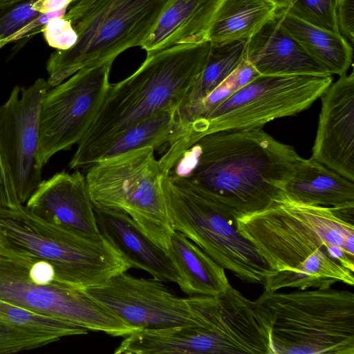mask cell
<instances>
[{
	"label": "cell",
	"mask_w": 354,
	"mask_h": 354,
	"mask_svg": "<svg viewBox=\"0 0 354 354\" xmlns=\"http://www.w3.org/2000/svg\"><path fill=\"white\" fill-rule=\"evenodd\" d=\"M48 44L59 50L73 47L77 41V35L69 21L64 17L55 18L42 29Z\"/></svg>",
	"instance_id": "29"
},
{
	"label": "cell",
	"mask_w": 354,
	"mask_h": 354,
	"mask_svg": "<svg viewBox=\"0 0 354 354\" xmlns=\"http://www.w3.org/2000/svg\"><path fill=\"white\" fill-rule=\"evenodd\" d=\"M268 0H221L214 17L208 40L223 45L248 39L277 14Z\"/></svg>",
	"instance_id": "23"
},
{
	"label": "cell",
	"mask_w": 354,
	"mask_h": 354,
	"mask_svg": "<svg viewBox=\"0 0 354 354\" xmlns=\"http://www.w3.org/2000/svg\"><path fill=\"white\" fill-rule=\"evenodd\" d=\"M155 149L145 147L100 160L85 178L94 207L122 211L167 251L175 232L162 192L165 175Z\"/></svg>",
	"instance_id": "8"
},
{
	"label": "cell",
	"mask_w": 354,
	"mask_h": 354,
	"mask_svg": "<svg viewBox=\"0 0 354 354\" xmlns=\"http://www.w3.org/2000/svg\"><path fill=\"white\" fill-rule=\"evenodd\" d=\"M36 0H30L12 8L0 17V39H10L41 13L35 7Z\"/></svg>",
	"instance_id": "28"
},
{
	"label": "cell",
	"mask_w": 354,
	"mask_h": 354,
	"mask_svg": "<svg viewBox=\"0 0 354 354\" xmlns=\"http://www.w3.org/2000/svg\"><path fill=\"white\" fill-rule=\"evenodd\" d=\"M312 156L354 181V73L339 76L322 95Z\"/></svg>",
	"instance_id": "14"
},
{
	"label": "cell",
	"mask_w": 354,
	"mask_h": 354,
	"mask_svg": "<svg viewBox=\"0 0 354 354\" xmlns=\"http://www.w3.org/2000/svg\"><path fill=\"white\" fill-rule=\"evenodd\" d=\"M333 75H260L241 87L205 118L187 125L173 143L181 152L198 138L214 132L263 128L277 118L309 108L326 92Z\"/></svg>",
	"instance_id": "9"
},
{
	"label": "cell",
	"mask_w": 354,
	"mask_h": 354,
	"mask_svg": "<svg viewBox=\"0 0 354 354\" xmlns=\"http://www.w3.org/2000/svg\"><path fill=\"white\" fill-rule=\"evenodd\" d=\"M209 41L177 45L147 55L125 79L110 84L89 129L68 166L86 169L131 126L160 112L178 110L207 62Z\"/></svg>",
	"instance_id": "3"
},
{
	"label": "cell",
	"mask_w": 354,
	"mask_h": 354,
	"mask_svg": "<svg viewBox=\"0 0 354 354\" xmlns=\"http://www.w3.org/2000/svg\"><path fill=\"white\" fill-rule=\"evenodd\" d=\"M73 0H36L35 8L41 13L67 8Z\"/></svg>",
	"instance_id": "33"
},
{
	"label": "cell",
	"mask_w": 354,
	"mask_h": 354,
	"mask_svg": "<svg viewBox=\"0 0 354 354\" xmlns=\"http://www.w3.org/2000/svg\"><path fill=\"white\" fill-rule=\"evenodd\" d=\"M66 8H64L60 10H49L41 13L15 34L10 39V41L19 39L31 32H35L39 28L42 29L49 21L55 18L64 17L66 12Z\"/></svg>",
	"instance_id": "32"
},
{
	"label": "cell",
	"mask_w": 354,
	"mask_h": 354,
	"mask_svg": "<svg viewBox=\"0 0 354 354\" xmlns=\"http://www.w3.org/2000/svg\"><path fill=\"white\" fill-rule=\"evenodd\" d=\"M166 253L188 296L216 295L231 286L225 269L181 232L173 233Z\"/></svg>",
	"instance_id": "21"
},
{
	"label": "cell",
	"mask_w": 354,
	"mask_h": 354,
	"mask_svg": "<svg viewBox=\"0 0 354 354\" xmlns=\"http://www.w3.org/2000/svg\"><path fill=\"white\" fill-rule=\"evenodd\" d=\"M301 158L294 147L262 128L220 131L189 145L165 169V175L198 187L239 217L285 196Z\"/></svg>",
	"instance_id": "2"
},
{
	"label": "cell",
	"mask_w": 354,
	"mask_h": 354,
	"mask_svg": "<svg viewBox=\"0 0 354 354\" xmlns=\"http://www.w3.org/2000/svg\"><path fill=\"white\" fill-rule=\"evenodd\" d=\"M248 39L223 45H211L205 65L178 111L189 109L203 100L234 71L246 50Z\"/></svg>",
	"instance_id": "25"
},
{
	"label": "cell",
	"mask_w": 354,
	"mask_h": 354,
	"mask_svg": "<svg viewBox=\"0 0 354 354\" xmlns=\"http://www.w3.org/2000/svg\"><path fill=\"white\" fill-rule=\"evenodd\" d=\"M343 1V0H336L337 8Z\"/></svg>",
	"instance_id": "37"
},
{
	"label": "cell",
	"mask_w": 354,
	"mask_h": 354,
	"mask_svg": "<svg viewBox=\"0 0 354 354\" xmlns=\"http://www.w3.org/2000/svg\"><path fill=\"white\" fill-rule=\"evenodd\" d=\"M281 13L248 39L247 59L261 75H331L281 26Z\"/></svg>",
	"instance_id": "16"
},
{
	"label": "cell",
	"mask_w": 354,
	"mask_h": 354,
	"mask_svg": "<svg viewBox=\"0 0 354 354\" xmlns=\"http://www.w3.org/2000/svg\"><path fill=\"white\" fill-rule=\"evenodd\" d=\"M49 89L42 78L28 88L15 86L0 105V152L22 205L41 181L39 117L43 98Z\"/></svg>",
	"instance_id": "13"
},
{
	"label": "cell",
	"mask_w": 354,
	"mask_h": 354,
	"mask_svg": "<svg viewBox=\"0 0 354 354\" xmlns=\"http://www.w3.org/2000/svg\"><path fill=\"white\" fill-rule=\"evenodd\" d=\"M281 13V26L306 52L327 71L339 76L346 74L353 61V47L339 32L330 31Z\"/></svg>",
	"instance_id": "22"
},
{
	"label": "cell",
	"mask_w": 354,
	"mask_h": 354,
	"mask_svg": "<svg viewBox=\"0 0 354 354\" xmlns=\"http://www.w3.org/2000/svg\"><path fill=\"white\" fill-rule=\"evenodd\" d=\"M286 194L301 203L331 207L354 206V181L313 157L301 158L286 187Z\"/></svg>",
	"instance_id": "20"
},
{
	"label": "cell",
	"mask_w": 354,
	"mask_h": 354,
	"mask_svg": "<svg viewBox=\"0 0 354 354\" xmlns=\"http://www.w3.org/2000/svg\"><path fill=\"white\" fill-rule=\"evenodd\" d=\"M284 10L308 24L339 32L336 0H291Z\"/></svg>",
	"instance_id": "27"
},
{
	"label": "cell",
	"mask_w": 354,
	"mask_h": 354,
	"mask_svg": "<svg viewBox=\"0 0 354 354\" xmlns=\"http://www.w3.org/2000/svg\"><path fill=\"white\" fill-rule=\"evenodd\" d=\"M100 233L124 254L131 268L142 269L163 282L178 284V275L166 252L122 211L94 207Z\"/></svg>",
	"instance_id": "17"
},
{
	"label": "cell",
	"mask_w": 354,
	"mask_h": 354,
	"mask_svg": "<svg viewBox=\"0 0 354 354\" xmlns=\"http://www.w3.org/2000/svg\"><path fill=\"white\" fill-rule=\"evenodd\" d=\"M354 0H343L337 8L339 32L352 46L354 39Z\"/></svg>",
	"instance_id": "31"
},
{
	"label": "cell",
	"mask_w": 354,
	"mask_h": 354,
	"mask_svg": "<svg viewBox=\"0 0 354 354\" xmlns=\"http://www.w3.org/2000/svg\"><path fill=\"white\" fill-rule=\"evenodd\" d=\"M237 222L272 270L264 290L353 285L354 206L306 205L286 195Z\"/></svg>",
	"instance_id": "1"
},
{
	"label": "cell",
	"mask_w": 354,
	"mask_h": 354,
	"mask_svg": "<svg viewBox=\"0 0 354 354\" xmlns=\"http://www.w3.org/2000/svg\"><path fill=\"white\" fill-rule=\"evenodd\" d=\"M167 0H73L64 18L77 35L69 49L53 53L47 62L50 88L77 71L113 62L125 50L141 47Z\"/></svg>",
	"instance_id": "6"
},
{
	"label": "cell",
	"mask_w": 354,
	"mask_h": 354,
	"mask_svg": "<svg viewBox=\"0 0 354 354\" xmlns=\"http://www.w3.org/2000/svg\"><path fill=\"white\" fill-rule=\"evenodd\" d=\"M162 187L175 231L241 281L263 285L272 270L240 232L238 216L230 207L192 183L167 174Z\"/></svg>",
	"instance_id": "7"
},
{
	"label": "cell",
	"mask_w": 354,
	"mask_h": 354,
	"mask_svg": "<svg viewBox=\"0 0 354 354\" xmlns=\"http://www.w3.org/2000/svg\"><path fill=\"white\" fill-rule=\"evenodd\" d=\"M26 207L41 218L82 233L101 234L85 175L62 171L41 180Z\"/></svg>",
	"instance_id": "15"
},
{
	"label": "cell",
	"mask_w": 354,
	"mask_h": 354,
	"mask_svg": "<svg viewBox=\"0 0 354 354\" xmlns=\"http://www.w3.org/2000/svg\"><path fill=\"white\" fill-rule=\"evenodd\" d=\"M84 290L137 330L178 326L201 328L213 295L181 297L163 281L126 272Z\"/></svg>",
	"instance_id": "10"
},
{
	"label": "cell",
	"mask_w": 354,
	"mask_h": 354,
	"mask_svg": "<svg viewBox=\"0 0 354 354\" xmlns=\"http://www.w3.org/2000/svg\"><path fill=\"white\" fill-rule=\"evenodd\" d=\"M272 4H274L278 10L286 8L291 0H268Z\"/></svg>",
	"instance_id": "34"
},
{
	"label": "cell",
	"mask_w": 354,
	"mask_h": 354,
	"mask_svg": "<svg viewBox=\"0 0 354 354\" xmlns=\"http://www.w3.org/2000/svg\"><path fill=\"white\" fill-rule=\"evenodd\" d=\"M273 354H354V294L328 288L268 292L254 301Z\"/></svg>",
	"instance_id": "5"
},
{
	"label": "cell",
	"mask_w": 354,
	"mask_h": 354,
	"mask_svg": "<svg viewBox=\"0 0 354 354\" xmlns=\"http://www.w3.org/2000/svg\"><path fill=\"white\" fill-rule=\"evenodd\" d=\"M88 330L0 299V353L34 349Z\"/></svg>",
	"instance_id": "19"
},
{
	"label": "cell",
	"mask_w": 354,
	"mask_h": 354,
	"mask_svg": "<svg viewBox=\"0 0 354 354\" xmlns=\"http://www.w3.org/2000/svg\"><path fill=\"white\" fill-rule=\"evenodd\" d=\"M111 66L80 70L46 92L39 117L42 167L55 154L77 145L88 131L111 84Z\"/></svg>",
	"instance_id": "12"
},
{
	"label": "cell",
	"mask_w": 354,
	"mask_h": 354,
	"mask_svg": "<svg viewBox=\"0 0 354 354\" xmlns=\"http://www.w3.org/2000/svg\"><path fill=\"white\" fill-rule=\"evenodd\" d=\"M8 42L6 41L0 39V48H1L3 46H4Z\"/></svg>",
	"instance_id": "36"
},
{
	"label": "cell",
	"mask_w": 354,
	"mask_h": 354,
	"mask_svg": "<svg viewBox=\"0 0 354 354\" xmlns=\"http://www.w3.org/2000/svg\"><path fill=\"white\" fill-rule=\"evenodd\" d=\"M187 131V127L180 119L177 110L160 112L122 133L99 161L142 148L152 147L156 150L166 147Z\"/></svg>",
	"instance_id": "24"
},
{
	"label": "cell",
	"mask_w": 354,
	"mask_h": 354,
	"mask_svg": "<svg viewBox=\"0 0 354 354\" xmlns=\"http://www.w3.org/2000/svg\"><path fill=\"white\" fill-rule=\"evenodd\" d=\"M21 0H0V8L8 7Z\"/></svg>",
	"instance_id": "35"
},
{
	"label": "cell",
	"mask_w": 354,
	"mask_h": 354,
	"mask_svg": "<svg viewBox=\"0 0 354 354\" xmlns=\"http://www.w3.org/2000/svg\"><path fill=\"white\" fill-rule=\"evenodd\" d=\"M221 0H167L156 24L141 46L147 55L183 44L209 41Z\"/></svg>",
	"instance_id": "18"
},
{
	"label": "cell",
	"mask_w": 354,
	"mask_h": 354,
	"mask_svg": "<svg viewBox=\"0 0 354 354\" xmlns=\"http://www.w3.org/2000/svg\"><path fill=\"white\" fill-rule=\"evenodd\" d=\"M259 75L245 53L234 71L207 96L189 109L178 111L180 119L188 125L205 118L229 96Z\"/></svg>",
	"instance_id": "26"
},
{
	"label": "cell",
	"mask_w": 354,
	"mask_h": 354,
	"mask_svg": "<svg viewBox=\"0 0 354 354\" xmlns=\"http://www.w3.org/2000/svg\"><path fill=\"white\" fill-rule=\"evenodd\" d=\"M0 247L47 261L61 285L77 290L97 286L132 268L102 234L90 236L48 222L23 205L0 207Z\"/></svg>",
	"instance_id": "4"
},
{
	"label": "cell",
	"mask_w": 354,
	"mask_h": 354,
	"mask_svg": "<svg viewBox=\"0 0 354 354\" xmlns=\"http://www.w3.org/2000/svg\"><path fill=\"white\" fill-rule=\"evenodd\" d=\"M0 299L113 337L138 331L84 290L38 281L23 263L1 252Z\"/></svg>",
	"instance_id": "11"
},
{
	"label": "cell",
	"mask_w": 354,
	"mask_h": 354,
	"mask_svg": "<svg viewBox=\"0 0 354 354\" xmlns=\"http://www.w3.org/2000/svg\"><path fill=\"white\" fill-rule=\"evenodd\" d=\"M21 205L0 152V207L15 209Z\"/></svg>",
	"instance_id": "30"
}]
</instances>
